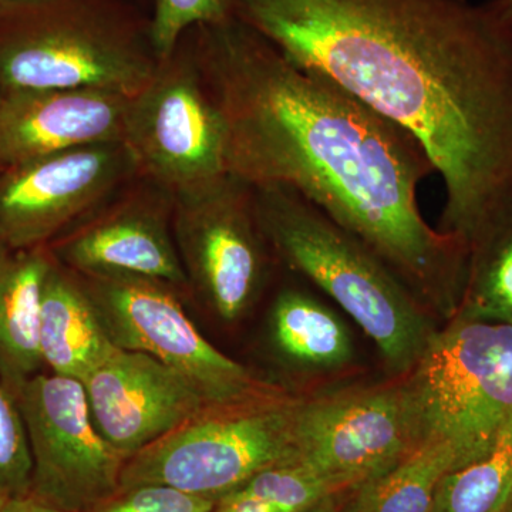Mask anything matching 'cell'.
I'll return each instance as SVG.
<instances>
[{"label":"cell","instance_id":"9a60e30c","mask_svg":"<svg viewBox=\"0 0 512 512\" xmlns=\"http://www.w3.org/2000/svg\"><path fill=\"white\" fill-rule=\"evenodd\" d=\"M126 94L100 89L0 94V168L123 138Z\"/></svg>","mask_w":512,"mask_h":512},{"label":"cell","instance_id":"8fae6325","mask_svg":"<svg viewBox=\"0 0 512 512\" xmlns=\"http://www.w3.org/2000/svg\"><path fill=\"white\" fill-rule=\"evenodd\" d=\"M416 426L402 380L299 400L295 458L340 493L359 490L417 447Z\"/></svg>","mask_w":512,"mask_h":512},{"label":"cell","instance_id":"7c38bea8","mask_svg":"<svg viewBox=\"0 0 512 512\" xmlns=\"http://www.w3.org/2000/svg\"><path fill=\"white\" fill-rule=\"evenodd\" d=\"M136 175L123 141L0 168V245L15 251L47 247Z\"/></svg>","mask_w":512,"mask_h":512},{"label":"cell","instance_id":"ffe728a7","mask_svg":"<svg viewBox=\"0 0 512 512\" xmlns=\"http://www.w3.org/2000/svg\"><path fill=\"white\" fill-rule=\"evenodd\" d=\"M456 316L512 325V205L468 248L466 284Z\"/></svg>","mask_w":512,"mask_h":512},{"label":"cell","instance_id":"7a4b0ae2","mask_svg":"<svg viewBox=\"0 0 512 512\" xmlns=\"http://www.w3.org/2000/svg\"><path fill=\"white\" fill-rule=\"evenodd\" d=\"M293 63L409 133L467 247L512 205V53L470 0H224Z\"/></svg>","mask_w":512,"mask_h":512},{"label":"cell","instance_id":"9c48e42d","mask_svg":"<svg viewBox=\"0 0 512 512\" xmlns=\"http://www.w3.org/2000/svg\"><path fill=\"white\" fill-rule=\"evenodd\" d=\"M124 146L138 177L174 192L227 174V127L188 40L128 97Z\"/></svg>","mask_w":512,"mask_h":512},{"label":"cell","instance_id":"44dd1931","mask_svg":"<svg viewBox=\"0 0 512 512\" xmlns=\"http://www.w3.org/2000/svg\"><path fill=\"white\" fill-rule=\"evenodd\" d=\"M512 504V419L487 456L441 481L431 512H507Z\"/></svg>","mask_w":512,"mask_h":512},{"label":"cell","instance_id":"1f68e13d","mask_svg":"<svg viewBox=\"0 0 512 512\" xmlns=\"http://www.w3.org/2000/svg\"><path fill=\"white\" fill-rule=\"evenodd\" d=\"M507 512H512V504H511V507L508 508V511Z\"/></svg>","mask_w":512,"mask_h":512},{"label":"cell","instance_id":"7402d4cb","mask_svg":"<svg viewBox=\"0 0 512 512\" xmlns=\"http://www.w3.org/2000/svg\"><path fill=\"white\" fill-rule=\"evenodd\" d=\"M232 493L255 497L291 512H309L333 495L342 494L335 485L299 463L259 471Z\"/></svg>","mask_w":512,"mask_h":512},{"label":"cell","instance_id":"d4e9b609","mask_svg":"<svg viewBox=\"0 0 512 512\" xmlns=\"http://www.w3.org/2000/svg\"><path fill=\"white\" fill-rule=\"evenodd\" d=\"M217 503L171 485L143 484L119 488L87 512H212Z\"/></svg>","mask_w":512,"mask_h":512},{"label":"cell","instance_id":"d6a6232c","mask_svg":"<svg viewBox=\"0 0 512 512\" xmlns=\"http://www.w3.org/2000/svg\"><path fill=\"white\" fill-rule=\"evenodd\" d=\"M0 247H3V245H0Z\"/></svg>","mask_w":512,"mask_h":512},{"label":"cell","instance_id":"ba28073f","mask_svg":"<svg viewBox=\"0 0 512 512\" xmlns=\"http://www.w3.org/2000/svg\"><path fill=\"white\" fill-rule=\"evenodd\" d=\"M171 195L175 244L191 291L224 322L241 319L276 259L256 217L254 188L227 173Z\"/></svg>","mask_w":512,"mask_h":512},{"label":"cell","instance_id":"4fadbf2b","mask_svg":"<svg viewBox=\"0 0 512 512\" xmlns=\"http://www.w3.org/2000/svg\"><path fill=\"white\" fill-rule=\"evenodd\" d=\"M144 181L47 248L59 264L82 276H143L191 292L174 239L173 195Z\"/></svg>","mask_w":512,"mask_h":512},{"label":"cell","instance_id":"f546056e","mask_svg":"<svg viewBox=\"0 0 512 512\" xmlns=\"http://www.w3.org/2000/svg\"><path fill=\"white\" fill-rule=\"evenodd\" d=\"M29 2V0H0V10L10 8V6L19 5V3Z\"/></svg>","mask_w":512,"mask_h":512},{"label":"cell","instance_id":"277c9868","mask_svg":"<svg viewBox=\"0 0 512 512\" xmlns=\"http://www.w3.org/2000/svg\"><path fill=\"white\" fill-rule=\"evenodd\" d=\"M158 64L151 15L128 0H29L0 10V94L100 89L133 96Z\"/></svg>","mask_w":512,"mask_h":512},{"label":"cell","instance_id":"8992f818","mask_svg":"<svg viewBox=\"0 0 512 512\" xmlns=\"http://www.w3.org/2000/svg\"><path fill=\"white\" fill-rule=\"evenodd\" d=\"M298 402L284 394L207 407L128 457L120 488L163 484L221 500L259 471L292 463Z\"/></svg>","mask_w":512,"mask_h":512},{"label":"cell","instance_id":"83f0119b","mask_svg":"<svg viewBox=\"0 0 512 512\" xmlns=\"http://www.w3.org/2000/svg\"><path fill=\"white\" fill-rule=\"evenodd\" d=\"M2 512H69L60 510L55 505L45 503L33 495H19V497H10L8 504Z\"/></svg>","mask_w":512,"mask_h":512},{"label":"cell","instance_id":"4316f807","mask_svg":"<svg viewBox=\"0 0 512 512\" xmlns=\"http://www.w3.org/2000/svg\"><path fill=\"white\" fill-rule=\"evenodd\" d=\"M483 5L512 53V0H487Z\"/></svg>","mask_w":512,"mask_h":512},{"label":"cell","instance_id":"3957f363","mask_svg":"<svg viewBox=\"0 0 512 512\" xmlns=\"http://www.w3.org/2000/svg\"><path fill=\"white\" fill-rule=\"evenodd\" d=\"M252 188L276 261L328 295L373 340L390 372L406 376L436 332L430 309L379 256L298 192Z\"/></svg>","mask_w":512,"mask_h":512},{"label":"cell","instance_id":"5b68a950","mask_svg":"<svg viewBox=\"0 0 512 512\" xmlns=\"http://www.w3.org/2000/svg\"><path fill=\"white\" fill-rule=\"evenodd\" d=\"M454 318L402 382L419 444H448L463 468L487 456L512 419V325Z\"/></svg>","mask_w":512,"mask_h":512},{"label":"cell","instance_id":"5bb4252c","mask_svg":"<svg viewBox=\"0 0 512 512\" xmlns=\"http://www.w3.org/2000/svg\"><path fill=\"white\" fill-rule=\"evenodd\" d=\"M82 383L101 436L126 458L210 407L183 376L134 350L114 349Z\"/></svg>","mask_w":512,"mask_h":512},{"label":"cell","instance_id":"30bf717a","mask_svg":"<svg viewBox=\"0 0 512 512\" xmlns=\"http://www.w3.org/2000/svg\"><path fill=\"white\" fill-rule=\"evenodd\" d=\"M32 451L30 495L69 512H87L120 488L127 458L101 436L83 383L36 375L16 393Z\"/></svg>","mask_w":512,"mask_h":512},{"label":"cell","instance_id":"f1b7e54d","mask_svg":"<svg viewBox=\"0 0 512 512\" xmlns=\"http://www.w3.org/2000/svg\"><path fill=\"white\" fill-rule=\"evenodd\" d=\"M340 495L342 494L333 495L309 512H349V504L343 503Z\"/></svg>","mask_w":512,"mask_h":512},{"label":"cell","instance_id":"2e32d148","mask_svg":"<svg viewBox=\"0 0 512 512\" xmlns=\"http://www.w3.org/2000/svg\"><path fill=\"white\" fill-rule=\"evenodd\" d=\"M43 366L83 382L117 348L101 323L83 278L53 261L40 303Z\"/></svg>","mask_w":512,"mask_h":512},{"label":"cell","instance_id":"603a6c76","mask_svg":"<svg viewBox=\"0 0 512 512\" xmlns=\"http://www.w3.org/2000/svg\"><path fill=\"white\" fill-rule=\"evenodd\" d=\"M33 460L18 399L0 382V490L10 497L30 493Z\"/></svg>","mask_w":512,"mask_h":512},{"label":"cell","instance_id":"52a82bcc","mask_svg":"<svg viewBox=\"0 0 512 512\" xmlns=\"http://www.w3.org/2000/svg\"><path fill=\"white\" fill-rule=\"evenodd\" d=\"M82 278L111 342L170 367L208 406H237L286 394L208 342L185 312L183 292L174 286L143 276Z\"/></svg>","mask_w":512,"mask_h":512},{"label":"cell","instance_id":"ac0fdd59","mask_svg":"<svg viewBox=\"0 0 512 512\" xmlns=\"http://www.w3.org/2000/svg\"><path fill=\"white\" fill-rule=\"evenodd\" d=\"M269 338L285 363L303 372H335L353 359L348 328L311 293L286 286L269 312Z\"/></svg>","mask_w":512,"mask_h":512},{"label":"cell","instance_id":"d6986e66","mask_svg":"<svg viewBox=\"0 0 512 512\" xmlns=\"http://www.w3.org/2000/svg\"><path fill=\"white\" fill-rule=\"evenodd\" d=\"M457 468L453 448L424 441L383 476L356 490L349 512H431L441 481Z\"/></svg>","mask_w":512,"mask_h":512},{"label":"cell","instance_id":"cb8c5ba5","mask_svg":"<svg viewBox=\"0 0 512 512\" xmlns=\"http://www.w3.org/2000/svg\"><path fill=\"white\" fill-rule=\"evenodd\" d=\"M228 15L224 0H153L151 39L158 60L168 59L185 33Z\"/></svg>","mask_w":512,"mask_h":512},{"label":"cell","instance_id":"4dcf8cb0","mask_svg":"<svg viewBox=\"0 0 512 512\" xmlns=\"http://www.w3.org/2000/svg\"><path fill=\"white\" fill-rule=\"evenodd\" d=\"M10 495L8 493H5V491L0 490V512L3 511V508L6 507V504H8Z\"/></svg>","mask_w":512,"mask_h":512},{"label":"cell","instance_id":"e0dca14e","mask_svg":"<svg viewBox=\"0 0 512 512\" xmlns=\"http://www.w3.org/2000/svg\"><path fill=\"white\" fill-rule=\"evenodd\" d=\"M53 261L47 247H0V382L13 396L43 366L40 303Z\"/></svg>","mask_w":512,"mask_h":512},{"label":"cell","instance_id":"6da1fadb","mask_svg":"<svg viewBox=\"0 0 512 512\" xmlns=\"http://www.w3.org/2000/svg\"><path fill=\"white\" fill-rule=\"evenodd\" d=\"M185 36L224 117L228 173L298 192L454 318L468 247L421 214L417 192L436 171L420 144L234 16Z\"/></svg>","mask_w":512,"mask_h":512},{"label":"cell","instance_id":"484cf974","mask_svg":"<svg viewBox=\"0 0 512 512\" xmlns=\"http://www.w3.org/2000/svg\"><path fill=\"white\" fill-rule=\"evenodd\" d=\"M212 512H291L248 495L228 494L222 497Z\"/></svg>","mask_w":512,"mask_h":512}]
</instances>
